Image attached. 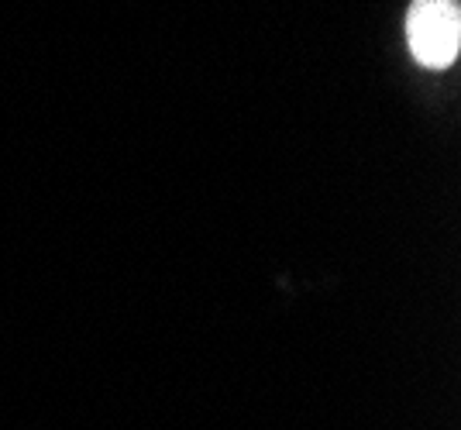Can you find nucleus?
Listing matches in <instances>:
<instances>
[{
	"instance_id": "f257e3e1",
	"label": "nucleus",
	"mask_w": 461,
	"mask_h": 430,
	"mask_svg": "<svg viewBox=\"0 0 461 430\" xmlns=\"http://www.w3.org/2000/svg\"><path fill=\"white\" fill-rule=\"evenodd\" d=\"M406 41L423 69H447L461 52L458 0H413L406 11Z\"/></svg>"
}]
</instances>
